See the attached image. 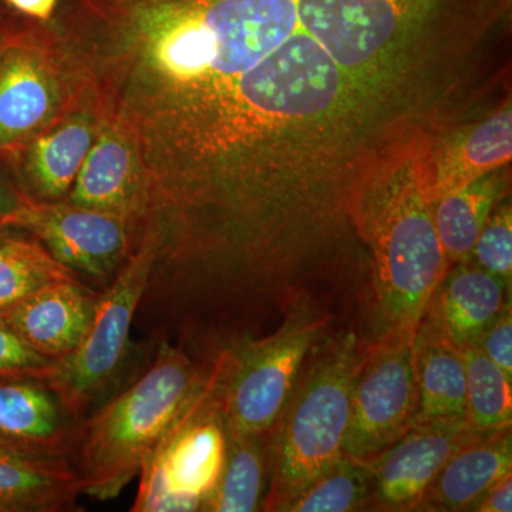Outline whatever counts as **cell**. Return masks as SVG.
Instances as JSON below:
<instances>
[{"instance_id": "obj_1", "label": "cell", "mask_w": 512, "mask_h": 512, "mask_svg": "<svg viewBox=\"0 0 512 512\" xmlns=\"http://www.w3.org/2000/svg\"><path fill=\"white\" fill-rule=\"evenodd\" d=\"M429 190V151L397 158L362 192L360 231L373 252L375 292L386 330L419 328L450 264Z\"/></svg>"}, {"instance_id": "obj_2", "label": "cell", "mask_w": 512, "mask_h": 512, "mask_svg": "<svg viewBox=\"0 0 512 512\" xmlns=\"http://www.w3.org/2000/svg\"><path fill=\"white\" fill-rule=\"evenodd\" d=\"M207 370L185 350L160 342L147 365L77 426L69 461L84 495L99 501L120 497L140 474L144 460Z\"/></svg>"}, {"instance_id": "obj_3", "label": "cell", "mask_w": 512, "mask_h": 512, "mask_svg": "<svg viewBox=\"0 0 512 512\" xmlns=\"http://www.w3.org/2000/svg\"><path fill=\"white\" fill-rule=\"evenodd\" d=\"M366 346L346 333L316 353L271 430V476L261 510L286 511L343 456L350 396Z\"/></svg>"}, {"instance_id": "obj_4", "label": "cell", "mask_w": 512, "mask_h": 512, "mask_svg": "<svg viewBox=\"0 0 512 512\" xmlns=\"http://www.w3.org/2000/svg\"><path fill=\"white\" fill-rule=\"evenodd\" d=\"M87 96L52 23L0 18V160L12 168L30 141Z\"/></svg>"}, {"instance_id": "obj_5", "label": "cell", "mask_w": 512, "mask_h": 512, "mask_svg": "<svg viewBox=\"0 0 512 512\" xmlns=\"http://www.w3.org/2000/svg\"><path fill=\"white\" fill-rule=\"evenodd\" d=\"M156 255V238L143 231L126 264L100 289L89 329L80 345L57 362L49 386L67 412L82 421L126 386L133 366L134 318Z\"/></svg>"}, {"instance_id": "obj_6", "label": "cell", "mask_w": 512, "mask_h": 512, "mask_svg": "<svg viewBox=\"0 0 512 512\" xmlns=\"http://www.w3.org/2000/svg\"><path fill=\"white\" fill-rule=\"evenodd\" d=\"M220 380V360L214 356L191 399L144 460L131 511H201L227 456Z\"/></svg>"}, {"instance_id": "obj_7", "label": "cell", "mask_w": 512, "mask_h": 512, "mask_svg": "<svg viewBox=\"0 0 512 512\" xmlns=\"http://www.w3.org/2000/svg\"><path fill=\"white\" fill-rule=\"evenodd\" d=\"M326 323V316L303 303L272 335L242 339L215 353L221 363V409L227 431L249 436L274 429Z\"/></svg>"}, {"instance_id": "obj_8", "label": "cell", "mask_w": 512, "mask_h": 512, "mask_svg": "<svg viewBox=\"0 0 512 512\" xmlns=\"http://www.w3.org/2000/svg\"><path fill=\"white\" fill-rule=\"evenodd\" d=\"M451 0H296L299 28L355 83L389 67Z\"/></svg>"}, {"instance_id": "obj_9", "label": "cell", "mask_w": 512, "mask_h": 512, "mask_svg": "<svg viewBox=\"0 0 512 512\" xmlns=\"http://www.w3.org/2000/svg\"><path fill=\"white\" fill-rule=\"evenodd\" d=\"M416 330H386L363 352L350 396L343 456L373 464L416 423Z\"/></svg>"}, {"instance_id": "obj_10", "label": "cell", "mask_w": 512, "mask_h": 512, "mask_svg": "<svg viewBox=\"0 0 512 512\" xmlns=\"http://www.w3.org/2000/svg\"><path fill=\"white\" fill-rule=\"evenodd\" d=\"M15 229L36 238L57 262L97 291L113 281L136 247L124 218L67 201H33Z\"/></svg>"}, {"instance_id": "obj_11", "label": "cell", "mask_w": 512, "mask_h": 512, "mask_svg": "<svg viewBox=\"0 0 512 512\" xmlns=\"http://www.w3.org/2000/svg\"><path fill=\"white\" fill-rule=\"evenodd\" d=\"M474 433L467 420L417 421L370 464L379 510H414L444 464Z\"/></svg>"}, {"instance_id": "obj_12", "label": "cell", "mask_w": 512, "mask_h": 512, "mask_svg": "<svg viewBox=\"0 0 512 512\" xmlns=\"http://www.w3.org/2000/svg\"><path fill=\"white\" fill-rule=\"evenodd\" d=\"M99 116L87 90L86 99L33 138L10 168L28 197L64 201L96 140Z\"/></svg>"}, {"instance_id": "obj_13", "label": "cell", "mask_w": 512, "mask_h": 512, "mask_svg": "<svg viewBox=\"0 0 512 512\" xmlns=\"http://www.w3.org/2000/svg\"><path fill=\"white\" fill-rule=\"evenodd\" d=\"M79 423L45 380L0 376V446L69 460Z\"/></svg>"}, {"instance_id": "obj_14", "label": "cell", "mask_w": 512, "mask_h": 512, "mask_svg": "<svg viewBox=\"0 0 512 512\" xmlns=\"http://www.w3.org/2000/svg\"><path fill=\"white\" fill-rule=\"evenodd\" d=\"M99 291L82 279L57 281L0 316L40 355L59 362L80 345Z\"/></svg>"}, {"instance_id": "obj_15", "label": "cell", "mask_w": 512, "mask_h": 512, "mask_svg": "<svg viewBox=\"0 0 512 512\" xmlns=\"http://www.w3.org/2000/svg\"><path fill=\"white\" fill-rule=\"evenodd\" d=\"M64 201L119 215L130 224L136 242L140 170L133 148L119 130L100 120L96 140Z\"/></svg>"}, {"instance_id": "obj_16", "label": "cell", "mask_w": 512, "mask_h": 512, "mask_svg": "<svg viewBox=\"0 0 512 512\" xmlns=\"http://www.w3.org/2000/svg\"><path fill=\"white\" fill-rule=\"evenodd\" d=\"M507 288L470 261L448 269L431 298L429 313L460 350L477 346L485 330L504 311Z\"/></svg>"}, {"instance_id": "obj_17", "label": "cell", "mask_w": 512, "mask_h": 512, "mask_svg": "<svg viewBox=\"0 0 512 512\" xmlns=\"http://www.w3.org/2000/svg\"><path fill=\"white\" fill-rule=\"evenodd\" d=\"M511 429L477 436L444 464L414 510H473L483 495L511 474Z\"/></svg>"}, {"instance_id": "obj_18", "label": "cell", "mask_w": 512, "mask_h": 512, "mask_svg": "<svg viewBox=\"0 0 512 512\" xmlns=\"http://www.w3.org/2000/svg\"><path fill=\"white\" fill-rule=\"evenodd\" d=\"M419 407L417 421L466 420L467 380L464 352L457 348L429 313L414 338Z\"/></svg>"}, {"instance_id": "obj_19", "label": "cell", "mask_w": 512, "mask_h": 512, "mask_svg": "<svg viewBox=\"0 0 512 512\" xmlns=\"http://www.w3.org/2000/svg\"><path fill=\"white\" fill-rule=\"evenodd\" d=\"M511 157L512 113L508 106L458 134L440 150L429 151L431 200L437 202L448 192L501 170Z\"/></svg>"}, {"instance_id": "obj_20", "label": "cell", "mask_w": 512, "mask_h": 512, "mask_svg": "<svg viewBox=\"0 0 512 512\" xmlns=\"http://www.w3.org/2000/svg\"><path fill=\"white\" fill-rule=\"evenodd\" d=\"M83 483L67 458L0 446V512L76 510Z\"/></svg>"}, {"instance_id": "obj_21", "label": "cell", "mask_w": 512, "mask_h": 512, "mask_svg": "<svg viewBox=\"0 0 512 512\" xmlns=\"http://www.w3.org/2000/svg\"><path fill=\"white\" fill-rule=\"evenodd\" d=\"M268 476H271V431L249 436L227 431L224 468L201 511L261 510Z\"/></svg>"}, {"instance_id": "obj_22", "label": "cell", "mask_w": 512, "mask_h": 512, "mask_svg": "<svg viewBox=\"0 0 512 512\" xmlns=\"http://www.w3.org/2000/svg\"><path fill=\"white\" fill-rule=\"evenodd\" d=\"M504 190V177L497 170L448 192L434 204V224L448 264L470 261L478 235Z\"/></svg>"}, {"instance_id": "obj_23", "label": "cell", "mask_w": 512, "mask_h": 512, "mask_svg": "<svg viewBox=\"0 0 512 512\" xmlns=\"http://www.w3.org/2000/svg\"><path fill=\"white\" fill-rule=\"evenodd\" d=\"M67 279L80 278L32 235L12 229L0 239V316L43 286Z\"/></svg>"}, {"instance_id": "obj_24", "label": "cell", "mask_w": 512, "mask_h": 512, "mask_svg": "<svg viewBox=\"0 0 512 512\" xmlns=\"http://www.w3.org/2000/svg\"><path fill=\"white\" fill-rule=\"evenodd\" d=\"M468 426L474 433L511 429L512 380L478 348L464 350Z\"/></svg>"}, {"instance_id": "obj_25", "label": "cell", "mask_w": 512, "mask_h": 512, "mask_svg": "<svg viewBox=\"0 0 512 512\" xmlns=\"http://www.w3.org/2000/svg\"><path fill=\"white\" fill-rule=\"evenodd\" d=\"M372 494V466L342 456L326 473L305 488L286 511H356L370 504Z\"/></svg>"}, {"instance_id": "obj_26", "label": "cell", "mask_w": 512, "mask_h": 512, "mask_svg": "<svg viewBox=\"0 0 512 512\" xmlns=\"http://www.w3.org/2000/svg\"><path fill=\"white\" fill-rule=\"evenodd\" d=\"M497 278L510 291L512 279V212L510 205H498L491 212L476 245L471 259Z\"/></svg>"}, {"instance_id": "obj_27", "label": "cell", "mask_w": 512, "mask_h": 512, "mask_svg": "<svg viewBox=\"0 0 512 512\" xmlns=\"http://www.w3.org/2000/svg\"><path fill=\"white\" fill-rule=\"evenodd\" d=\"M57 362L40 355L0 318V376L33 377L49 383Z\"/></svg>"}, {"instance_id": "obj_28", "label": "cell", "mask_w": 512, "mask_h": 512, "mask_svg": "<svg viewBox=\"0 0 512 512\" xmlns=\"http://www.w3.org/2000/svg\"><path fill=\"white\" fill-rule=\"evenodd\" d=\"M478 348L483 350L488 359L512 380V315L511 303L505 306L503 312L485 330L483 338L478 342Z\"/></svg>"}, {"instance_id": "obj_29", "label": "cell", "mask_w": 512, "mask_h": 512, "mask_svg": "<svg viewBox=\"0 0 512 512\" xmlns=\"http://www.w3.org/2000/svg\"><path fill=\"white\" fill-rule=\"evenodd\" d=\"M33 201L22 191L9 168L0 160V225L15 229L20 217Z\"/></svg>"}, {"instance_id": "obj_30", "label": "cell", "mask_w": 512, "mask_h": 512, "mask_svg": "<svg viewBox=\"0 0 512 512\" xmlns=\"http://www.w3.org/2000/svg\"><path fill=\"white\" fill-rule=\"evenodd\" d=\"M9 12L36 22L50 23L62 0H2Z\"/></svg>"}, {"instance_id": "obj_31", "label": "cell", "mask_w": 512, "mask_h": 512, "mask_svg": "<svg viewBox=\"0 0 512 512\" xmlns=\"http://www.w3.org/2000/svg\"><path fill=\"white\" fill-rule=\"evenodd\" d=\"M480 512H511L512 511V480L511 474L503 480L495 483L490 490L483 495L473 508Z\"/></svg>"}, {"instance_id": "obj_32", "label": "cell", "mask_w": 512, "mask_h": 512, "mask_svg": "<svg viewBox=\"0 0 512 512\" xmlns=\"http://www.w3.org/2000/svg\"><path fill=\"white\" fill-rule=\"evenodd\" d=\"M13 228L5 227V225H0V239L5 237L6 234H9Z\"/></svg>"}, {"instance_id": "obj_33", "label": "cell", "mask_w": 512, "mask_h": 512, "mask_svg": "<svg viewBox=\"0 0 512 512\" xmlns=\"http://www.w3.org/2000/svg\"><path fill=\"white\" fill-rule=\"evenodd\" d=\"M0 18H2V13H0Z\"/></svg>"}]
</instances>
